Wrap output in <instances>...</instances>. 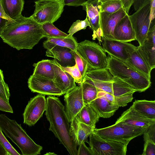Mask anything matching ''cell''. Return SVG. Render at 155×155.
Listing matches in <instances>:
<instances>
[{
    "label": "cell",
    "instance_id": "f35d334b",
    "mask_svg": "<svg viewBox=\"0 0 155 155\" xmlns=\"http://www.w3.org/2000/svg\"><path fill=\"white\" fill-rule=\"evenodd\" d=\"M61 67L63 70L73 77L75 83L80 84L82 82V76L76 64L71 67Z\"/></svg>",
    "mask_w": 155,
    "mask_h": 155
},
{
    "label": "cell",
    "instance_id": "7402d4cb",
    "mask_svg": "<svg viewBox=\"0 0 155 155\" xmlns=\"http://www.w3.org/2000/svg\"><path fill=\"white\" fill-rule=\"evenodd\" d=\"M94 129L80 122L75 116L70 124V134L77 145L83 142L88 143L87 138Z\"/></svg>",
    "mask_w": 155,
    "mask_h": 155
},
{
    "label": "cell",
    "instance_id": "52a82bcc",
    "mask_svg": "<svg viewBox=\"0 0 155 155\" xmlns=\"http://www.w3.org/2000/svg\"><path fill=\"white\" fill-rule=\"evenodd\" d=\"M35 10L30 17L39 24L53 23L61 17L65 5L63 0H38L35 2Z\"/></svg>",
    "mask_w": 155,
    "mask_h": 155
},
{
    "label": "cell",
    "instance_id": "f1b7e54d",
    "mask_svg": "<svg viewBox=\"0 0 155 155\" xmlns=\"http://www.w3.org/2000/svg\"><path fill=\"white\" fill-rule=\"evenodd\" d=\"M5 13L15 20L21 16L23 9L24 0H0Z\"/></svg>",
    "mask_w": 155,
    "mask_h": 155
},
{
    "label": "cell",
    "instance_id": "30bf717a",
    "mask_svg": "<svg viewBox=\"0 0 155 155\" xmlns=\"http://www.w3.org/2000/svg\"><path fill=\"white\" fill-rule=\"evenodd\" d=\"M114 77L107 69H88L82 82L88 83L98 89L113 94Z\"/></svg>",
    "mask_w": 155,
    "mask_h": 155
},
{
    "label": "cell",
    "instance_id": "83f0119b",
    "mask_svg": "<svg viewBox=\"0 0 155 155\" xmlns=\"http://www.w3.org/2000/svg\"><path fill=\"white\" fill-rule=\"evenodd\" d=\"M76 116L79 121L93 129L95 128L96 124L100 117L89 104L85 105Z\"/></svg>",
    "mask_w": 155,
    "mask_h": 155
},
{
    "label": "cell",
    "instance_id": "c3c4849f",
    "mask_svg": "<svg viewBox=\"0 0 155 155\" xmlns=\"http://www.w3.org/2000/svg\"><path fill=\"white\" fill-rule=\"evenodd\" d=\"M147 0H134L133 5L135 11L138 10L146 2Z\"/></svg>",
    "mask_w": 155,
    "mask_h": 155
},
{
    "label": "cell",
    "instance_id": "4dcf8cb0",
    "mask_svg": "<svg viewBox=\"0 0 155 155\" xmlns=\"http://www.w3.org/2000/svg\"><path fill=\"white\" fill-rule=\"evenodd\" d=\"M81 84L84 103L85 105L89 104L97 97L99 89L94 86L85 82L83 81Z\"/></svg>",
    "mask_w": 155,
    "mask_h": 155
},
{
    "label": "cell",
    "instance_id": "5b68a950",
    "mask_svg": "<svg viewBox=\"0 0 155 155\" xmlns=\"http://www.w3.org/2000/svg\"><path fill=\"white\" fill-rule=\"evenodd\" d=\"M147 129L137 128L121 123L109 127L94 128L93 133L103 139L128 144L132 139L143 134Z\"/></svg>",
    "mask_w": 155,
    "mask_h": 155
},
{
    "label": "cell",
    "instance_id": "7c38bea8",
    "mask_svg": "<svg viewBox=\"0 0 155 155\" xmlns=\"http://www.w3.org/2000/svg\"><path fill=\"white\" fill-rule=\"evenodd\" d=\"M46 106L45 95L39 94L31 98L23 114L24 123L30 126L34 125L42 116Z\"/></svg>",
    "mask_w": 155,
    "mask_h": 155
},
{
    "label": "cell",
    "instance_id": "ab89813d",
    "mask_svg": "<svg viewBox=\"0 0 155 155\" xmlns=\"http://www.w3.org/2000/svg\"><path fill=\"white\" fill-rule=\"evenodd\" d=\"M79 146L77 155H94L90 148L86 146L85 142H82Z\"/></svg>",
    "mask_w": 155,
    "mask_h": 155
},
{
    "label": "cell",
    "instance_id": "2e32d148",
    "mask_svg": "<svg viewBox=\"0 0 155 155\" xmlns=\"http://www.w3.org/2000/svg\"><path fill=\"white\" fill-rule=\"evenodd\" d=\"M116 123H121L137 128L147 129L155 123V120L143 116L134 110L131 106L122 114Z\"/></svg>",
    "mask_w": 155,
    "mask_h": 155
},
{
    "label": "cell",
    "instance_id": "ee69618b",
    "mask_svg": "<svg viewBox=\"0 0 155 155\" xmlns=\"http://www.w3.org/2000/svg\"><path fill=\"white\" fill-rule=\"evenodd\" d=\"M155 123L150 126L145 132V133L147 134L150 139L154 142H155Z\"/></svg>",
    "mask_w": 155,
    "mask_h": 155
},
{
    "label": "cell",
    "instance_id": "60d3db41",
    "mask_svg": "<svg viewBox=\"0 0 155 155\" xmlns=\"http://www.w3.org/2000/svg\"><path fill=\"white\" fill-rule=\"evenodd\" d=\"M97 97H101L110 103L115 104V98L113 94L104 91L99 89Z\"/></svg>",
    "mask_w": 155,
    "mask_h": 155
},
{
    "label": "cell",
    "instance_id": "f907efd6",
    "mask_svg": "<svg viewBox=\"0 0 155 155\" xmlns=\"http://www.w3.org/2000/svg\"><path fill=\"white\" fill-rule=\"evenodd\" d=\"M9 21L6 19L0 17V35Z\"/></svg>",
    "mask_w": 155,
    "mask_h": 155
},
{
    "label": "cell",
    "instance_id": "8992f818",
    "mask_svg": "<svg viewBox=\"0 0 155 155\" xmlns=\"http://www.w3.org/2000/svg\"><path fill=\"white\" fill-rule=\"evenodd\" d=\"M77 51L86 61L89 69H107L108 57L103 47L98 44L85 40L78 43Z\"/></svg>",
    "mask_w": 155,
    "mask_h": 155
},
{
    "label": "cell",
    "instance_id": "1f68e13d",
    "mask_svg": "<svg viewBox=\"0 0 155 155\" xmlns=\"http://www.w3.org/2000/svg\"><path fill=\"white\" fill-rule=\"evenodd\" d=\"M98 6L99 12L108 13H114L123 8L121 0H115L98 3Z\"/></svg>",
    "mask_w": 155,
    "mask_h": 155
},
{
    "label": "cell",
    "instance_id": "f6af8a7d",
    "mask_svg": "<svg viewBox=\"0 0 155 155\" xmlns=\"http://www.w3.org/2000/svg\"><path fill=\"white\" fill-rule=\"evenodd\" d=\"M155 0H150V19L152 23L155 22Z\"/></svg>",
    "mask_w": 155,
    "mask_h": 155
},
{
    "label": "cell",
    "instance_id": "9a60e30c",
    "mask_svg": "<svg viewBox=\"0 0 155 155\" xmlns=\"http://www.w3.org/2000/svg\"><path fill=\"white\" fill-rule=\"evenodd\" d=\"M127 14L123 8L113 13L100 12V24L103 33L102 37L114 39V31L115 26Z\"/></svg>",
    "mask_w": 155,
    "mask_h": 155
},
{
    "label": "cell",
    "instance_id": "b9f144b4",
    "mask_svg": "<svg viewBox=\"0 0 155 155\" xmlns=\"http://www.w3.org/2000/svg\"><path fill=\"white\" fill-rule=\"evenodd\" d=\"M0 110L12 113L13 112L12 107L9 103L6 101L0 95Z\"/></svg>",
    "mask_w": 155,
    "mask_h": 155
},
{
    "label": "cell",
    "instance_id": "bcb514c9",
    "mask_svg": "<svg viewBox=\"0 0 155 155\" xmlns=\"http://www.w3.org/2000/svg\"><path fill=\"white\" fill-rule=\"evenodd\" d=\"M123 7V8L127 14L131 6L133 5L134 0H121Z\"/></svg>",
    "mask_w": 155,
    "mask_h": 155
},
{
    "label": "cell",
    "instance_id": "f5cc1de1",
    "mask_svg": "<svg viewBox=\"0 0 155 155\" xmlns=\"http://www.w3.org/2000/svg\"><path fill=\"white\" fill-rule=\"evenodd\" d=\"M113 0H97V2L98 3H102Z\"/></svg>",
    "mask_w": 155,
    "mask_h": 155
},
{
    "label": "cell",
    "instance_id": "d590c367",
    "mask_svg": "<svg viewBox=\"0 0 155 155\" xmlns=\"http://www.w3.org/2000/svg\"><path fill=\"white\" fill-rule=\"evenodd\" d=\"M0 95L8 103L10 96V90L8 84L4 79L3 71L0 69Z\"/></svg>",
    "mask_w": 155,
    "mask_h": 155
},
{
    "label": "cell",
    "instance_id": "d6a6232c",
    "mask_svg": "<svg viewBox=\"0 0 155 155\" xmlns=\"http://www.w3.org/2000/svg\"><path fill=\"white\" fill-rule=\"evenodd\" d=\"M41 28L46 35V38L67 37L68 34L59 30L53 23L46 22L41 24Z\"/></svg>",
    "mask_w": 155,
    "mask_h": 155
},
{
    "label": "cell",
    "instance_id": "8fae6325",
    "mask_svg": "<svg viewBox=\"0 0 155 155\" xmlns=\"http://www.w3.org/2000/svg\"><path fill=\"white\" fill-rule=\"evenodd\" d=\"M102 47L108 55L126 61L137 47L127 42L102 37Z\"/></svg>",
    "mask_w": 155,
    "mask_h": 155
},
{
    "label": "cell",
    "instance_id": "d4e9b609",
    "mask_svg": "<svg viewBox=\"0 0 155 155\" xmlns=\"http://www.w3.org/2000/svg\"><path fill=\"white\" fill-rule=\"evenodd\" d=\"M124 61L150 79L152 69L138 49V47L128 59Z\"/></svg>",
    "mask_w": 155,
    "mask_h": 155
},
{
    "label": "cell",
    "instance_id": "277c9868",
    "mask_svg": "<svg viewBox=\"0 0 155 155\" xmlns=\"http://www.w3.org/2000/svg\"><path fill=\"white\" fill-rule=\"evenodd\" d=\"M0 128L6 137L18 147L22 155L41 154L42 146L36 143L23 129L21 124L5 114H0Z\"/></svg>",
    "mask_w": 155,
    "mask_h": 155
},
{
    "label": "cell",
    "instance_id": "6da1fadb",
    "mask_svg": "<svg viewBox=\"0 0 155 155\" xmlns=\"http://www.w3.org/2000/svg\"><path fill=\"white\" fill-rule=\"evenodd\" d=\"M46 36L40 24L22 15L9 21L0 35L4 42L18 50L31 49Z\"/></svg>",
    "mask_w": 155,
    "mask_h": 155
},
{
    "label": "cell",
    "instance_id": "7a4b0ae2",
    "mask_svg": "<svg viewBox=\"0 0 155 155\" xmlns=\"http://www.w3.org/2000/svg\"><path fill=\"white\" fill-rule=\"evenodd\" d=\"M45 114L51 131L70 155H77V144L70 134V125L65 107L59 99L54 96L46 98Z\"/></svg>",
    "mask_w": 155,
    "mask_h": 155
},
{
    "label": "cell",
    "instance_id": "cb8c5ba5",
    "mask_svg": "<svg viewBox=\"0 0 155 155\" xmlns=\"http://www.w3.org/2000/svg\"><path fill=\"white\" fill-rule=\"evenodd\" d=\"M98 5L97 0H87L82 6L83 9L86 12L89 27L93 32L96 31L100 27V12Z\"/></svg>",
    "mask_w": 155,
    "mask_h": 155
},
{
    "label": "cell",
    "instance_id": "5bb4252c",
    "mask_svg": "<svg viewBox=\"0 0 155 155\" xmlns=\"http://www.w3.org/2000/svg\"><path fill=\"white\" fill-rule=\"evenodd\" d=\"M28 83L29 88L33 92L58 96L63 94L52 79L32 75L28 78Z\"/></svg>",
    "mask_w": 155,
    "mask_h": 155
},
{
    "label": "cell",
    "instance_id": "e575fe53",
    "mask_svg": "<svg viewBox=\"0 0 155 155\" xmlns=\"http://www.w3.org/2000/svg\"><path fill=\"white\" fill-rule=\"evenodd\" d=\"M88 26H90V24L87 16L84 20H78L74 22L69 28L68 33L70 35L73 36L76 32L82 29H85Z\"/></svg>",
    "mask_w": 155,
    "mask_h": 155
},
{
    "label": "cell",
    "instance_id": "4316f807",
    "mask_svg": "<svg viewBox=\"0 0 155 155\" xmlns=\"http://www.w3.org/2000/svg\"><path fill=\"white\" fill-rule=\"evenodd\" d=\"M33 75L53 80L54 77V60H43L36 63H34Z\"/></svg>",
    "mask_w": 155,
    "mask_h": 155
},
{
    "label": "cell",
    "instance_id": "d6986e66",
    "mask_svg": "<svg viewBox=\"0 0 155 155\" xmlns=\"http://www.w3.org/2000/svg\"><path fill=\"white\" fill-rule=\"evenodd\" d=\"M138 48L152 70L155 68V24L152 25L143 44Z\"/></svg>",
    "mask_w": 155,
    "mask_h": 155
},
{
    "label": "cell",
    "instance_id": "ffe728a7",
    "mask_svg": "<svg viewBox=\"0 0 155 155\" xmlns=\"http://www.w3.org/2000/svg\"><path fill=\"white\" fill-rule=\"evenodd\" d=\"M114 39L128 42L136 40L129 15H127L117 23L114 28Z\"/></svg>",
    "mask_w": 155,
    "mask_h": 155
},
{
    "label": "cell",
    "instance_id": "3957f363",
    "mask_svg": "<svg viewBox=\"0 0 155 155\" xmlns=\"http://www.w3.org/2000/svg\"><path fill=\"white\" fill-rule=\"evenodd\" d=\"M107 69L114 77L125 82L135 91H145L150 86V79L125 61L108 55Z\"/></svg>",
    "mask_w": 155,
    "mask_h": 155
},
{
    "label": "cell",
    "instance_id": "681fc988",
    "mask_svg": "<svg viewBox=\"0 0 155 155\" xmlns=\"http://www.w3.org/2000/svg\"><path fill=\"white\" fill-rule=\"evenodd\" d=\"M0 17L5 19L9 21H13L14 20L10 18L5 12L0 2Z\"/></svg>",
    "mask_w": 155,
    "mask_h": 155
},
{
    "label": "cell",
    "instance_id": "ac0fdd59",
    "mask_svg": "<svg viewBox=\"0 0 155 155\" xmlns=\"http://www.w3.org/2000/svg\"><path fill=\"white\" fill-rule=\"evenodd\" d=\"M74 51L67 47L55 46L46 51V55L54 58L62 67H71L76 64Z\"/></svg>",
    "mask_w": 155,
    "mask_h": 155
},
{
    "label": "cell",
    "instance_id": "ba28073f",
    "mask_svg": "<svg viewBox=\"0 0 155 155\" xmlns=\"http://www.w3.org/2000/svg\"><path fill=\"white\" fill-rule=\"evenodd\" d=\"M150 0L145 3L129 18L134 29L136 40L139 45H142L151 26L150 19Z\"/></svg>",
    "mask_w": 155,
    "mask_h": 155
},
{
    "label": "cell",
    "instance_id": "4fadbf2b",
    "mask_svg": "<svg viewBox=\"0 0 155 155\" xmlns=\"http://www.w3.org/2000/svg\"><path fill=\"white\" fill-rule=\"evenodd\" d=\"M65 110L69 123L86 105L84 103L82 94V85L79 86L65 94Z\"/></svg>",
    "mask_w": 155,
    "mask_h": 155
},
{
    "label": "cell",
    "instance_id": "e0dca14e",
    "mask_svg": "<svg viewBox=\"0 0 155 155\" xmlns=\"http://www.w3.org/2000/svg\"><path fill=\"white\" fill-rule=\"evenodd\" d=\"M113 91L115 104L119 107H125L131 102L133 98V94L136 92L127 84L114 77Z\"/></svg>",
    "mask_w": 155,
    "mask_h": 155
},
{
    "label": "cell",
    "instance_id": "836d02e7",
    "mask_svg": "<svg viewBox=\"0 0 155 155\" xmlns=\"http://www.w3.org/2000/svg\"><path fill=\"white\" fill-rule=\"evenodd\" d=\"M74 53L76 64L82 76L83 81L88 69V66L86 61L78 51H74Z\"/></svg>",
    "mask_w": 155,
    "mask_h": 155
},
{
    "label": "cell",
    "instance_id": "74e56055",
    "mask_svg": "<svg viewBox=\"0 0 155 155\" xmlns=\"http://www.w3.org/2000/svg\"><path fill=\"white\" fill-rule=\"evenodd\" d=\"M0 143L5 149L8 155H20L6 138L0 128Z\"/></svg>",
    "mask_w": 155,
    "mask_h": 155
},
{
    "label": "cell",
    "instance_id": "7dc6e473",
    "mask_svg": "<svg viewBox=\"0 0 155 155\" xmlns=\"http://www.w3.org/2000/svg\"><path fill=\"white\" fill-rule=\"evenodd\" d=\"M103 33L101 27L96 31L93 32L92 35L93 39L97 38L100 44L101 41V39Z\"/></svg>",
    "mask_w": 155,
    "mask_h": 155
},
{
    "label": "cell",
    "instance_id": "f546056e",
    "mask_svg": "<svg viewBox=\"0 0 155 155\" xmlns=\"http://www.w3.org/2000/svg\"><path fill=\"white\" fill-rule=\"evenodd\" d=\"M133 108L143 116L155 120V101L146 100H137L133 103Z\"/></svg>",
    "mask_w": 155,
    "mask_h": 155
},
{
    "label": "cell",
    "instance_id": "9c48e42d",
    "mask_svg": "<svg viewBox=\"0 0 155 155\" xmlns=\"http://www.w3.org/2000/svg\"><path fill=\"white\" fill-rule=\"evenodd\" d=\"M88 143L94 155H126L128 144L102 138L93 132Z\"/></svg>",
    "mask_w": 155,
    "mask_h": 155
},
{
    "label": "cell",
    "instance_id": "db71d44e",
    "mask_svg": "<svg viewBox=\"0 0 155 155\" xmlns=\"http://www.w3.org/2000/svg\"><path fill=\"white\" fill-rule=\"evenodd\" d=\"M45 155H56V154L54 153L49 152V153H46L45 154Z\"/></svg>",
    "mask_w": 155,
    "mask_h": 155
},
{
    "label": "cell",
    "instance_id": "8d00e7d4",
    "mask_svg": "<svg viewBox=\"0 0 155 155\" xmlns=\"http://www.w3.org/2000/svg\"><path fill=\"white\" fill-rule=\"evenodd\" d=\"M143 134L144 144L143 152L142 155H154L155 142L150 139L145 132Z\"/></svg>",
    "mask_w": 155,
    "mask_h": 155
},
{
    "label": "cell",
    "instance_id": "816d5d0a",
    "mask_svg": "<svg viewBox=\"0 0 155 155\" xmlns=\"http://www.w3.org/2000/svg\"><path fill=\"white\" fill-rule=\"evenodd\" d=\"M0 155H8L6 150L0 143Z\"/></svg>",
    "mask_w": 155,
    "mask_h": 155
},
{
    "label": "cell",
    "instance_id": "7bdbcfd3",
    "mask_svg": "<svg viewBox=\"0 0 155 155\" xmlns=\"http://www.w3.org/2000/svg\"><path fill=\"white\" fill-rule=\"evenodd\" d=\"M87 0H63L64 4L68 6H82Z\"/></svg>",
    "mask_w": 155,
    "mask_h": 155
},
{
    "label": "cell",
    "instance_id": "603a6c76",
    "mask_svg": "<svg viewBox=\"0 0 155 155\" xmlns=\"http://www.w3.org/2000/svg\"><path fill=\"white\" fill-rule=\"evenodd\" d=\"M89 104L100 117L104 118L112 116L119 107L117 104L110 103L101 97H97Z\"/></svg>",
    "mask_w": 155,
    "mask_h": 155
},
{
    "label": "cell",
    "instance_id": "484cf974",
    "mask_svg": "<svg viewBox=\"0 0 155 155\" xmlns=\"http://www.w3.org/2000/svg\"><path fill=\"white\" fill-rule=\"evenodd\" d=\"M43 44V47L47 50L55 46L68 48L72 51H77L78 43L75 38L69 34L67 37L48 38Z\"/></svg>",
    "mask_w": 155,
    "mask_h": 155
},
{
    "label": "cell",
    "instance_id": "44dd1931",
    "mask_svg": "<svg viewBox=\"0 0 155 155\" xmlns=\"http://www.w3.org/2000/svg\"><path fill=\"white\" fill-rule=\"evenodd\" d=\"M54 61L55 75L53 80L64 94L76 86L75 82L74 79L69 74L63 70L55 61Z\"/></svg>",
    "mask_w": 155,
    "mask_h": 155
}]
</instances>
